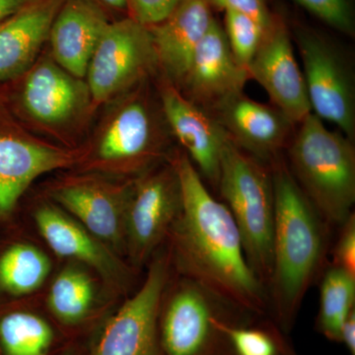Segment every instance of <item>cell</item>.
I'll return each mask as SVG.
<instances>
[{"mask_svg": "<svg viewBox=\"0 0 355 355\" xmlns=\"http://www.w3.org/2000/svg\"><path fill=\"white\" fill-rule=\"evenodd\" d=\"M172 164L181 191V209L171 227L180 266L217 300L263 314L265 286L247 260L230 210L212 197L187 154H177Z\"/></svg>", "mask_w": 355, "mask_h": 355, "instance_id": "6da1fadb", "label": "cell"}, {"mask_svg": "<svg viewBox=\"0 0 355 355\" xmlns=\"http://www.w3.org/2000/svg\"><path fill=\"white\" fill-rule=\"evenodd\" d=\"M270 165L275 226L268 287L277 324L288 333L308 289L323 266L327 223L296 183L286 163L277 157Z\"/></svg>", "mask_w": 355, "mask_h": 355, "instance_id": "7a4b0ae2", "label": "cell"}, {"mask_svg": "<svg viewBox=\"0 0 355 355\" xmlns=\"http://www.w3.org/2000/svg\"><path fill=\"white\" fill-rule=\"evenodd\" d=\"M297 125L286 147L289 170L324 221L342 226L355 202L352 140L313 113Z\"/></svg>", "mask_w": 355, "mask_h": 355, "instance_id": "3957f363", "label": "cell"}, {"mask_svg": "<svg viewBox=\"0 0 355 355\" xmlns=\"http://www.w3.org/2000/svg\"><path fill=\"white\" fill-rule=\"evenodd\" d=\"M217 188L234 218L252 270L268 286L275 226L272 169L229 139L221 155Z\"/></svg>", "mask_w": 355, "mask_h": 355, "instance_id": "277c9868", "label": "cell"}, {"mask_svg": "<svg viewBox=\"0 0 355 355\" xmlns=\"http://www.w3.org/2000/svg\"><path fill=\"white\" fill-rule=\"evenodd\" d=\"M157 67L147 26L135 18L109 23L89 62L85 76L89 96L96 104L109 101Z\"/></svg>", "mask_w": 355, "mask_h": 355, "instance_id": "5b68a950", "label": "cell"}, {"mask_svg": "<svg viewBox=\"0 0 355 355\" xmlns=\"http://www.w3.org/2000/svg\"><path fill=\"white\" fill-rule=\"evenodd\" d=\"M312 113L330 121L354 139L355 93L352 72L343 55L328 40L300 28L295 35Z\"/></svg>", "mask_w": 355, "mask_h": 355, "instance_id": "8992f818", "label": "cell"}, {"mask_svg": "<svg viewBox=\"0 0 355 355\" xmlns=\"http://www.w3.org/2000/svg\"><path fill=\"white\" fill-rule=\"evenodd\" d=\"M216 297L187 279L175 291L161 319V345L167 355H227Z\"/></svg>", "mask_w": 355, "mask_h": 355, "instance_id": "52a82bcc", "label": "cell"}, {"mask_svg": "<svg viewBox=\"0 0 355 355\" xmlns=\"http://www.w3.org/2000/svg\"><path fill=\"white\" fill-rule=\"evenodd\" d=\"M167 279L166 261L153 263L139 291L110 320L93 355H156L159 315Z\"/></svg>", "mask_w": 355, "mask_h": 355, "instance_id": "ba28073f", "label": "cell"}, {"mask_svg": "<svg viewBox=\"0 0 355 355\" xmlns=\"http://www.w3.org/2000/svg\"><path fill=\"white\" fill-rule=\"evenodd\" d=\"M253 78L270 96L273 106L296 125L312 113L304 76L294 55L286 23L273 18L248 67Z\"/></svg>", "mask_w": 355, "mask_h": 355, "instance_id": "9c48e42d", "label": "cell"}, {"mask_svg": "<svg viewBox=\"0 0 355 355\" xmlns=\"http://www.w3.org/2000/svg\"><path fill=\"white\" fill-rule=\"evenodd\" d=\"M181 209L176 170L170 167L142 178L130 191L125 233L135 260H146L172 227Z\"/></svg>", "mask_w": 355, "mask_h": 355, "instance_id": "30bf717a", "label": "cell"}, {"mask_svg": "<svg viewBox=\"0 0 355 355\" xmlns=\"http://www.w3.org/2000/svg\"><path fill=\"white\" fill-rule=\"evenodd\" d=\"M160 98L163 116L173 135L198 173L217 187L227 133L209 112L189 100L174 84L163 83Z\"/></svg>", "mask_w": 355, "mask_h": 355, "instance_id": "8fae6325", "label": "cell"}, {"mask_svg": "<svg viewBox=\"0 0 355 355\" xmlns=\"http://www.w3.org/2000/svg\"><path fill=\"white\" fill-rule=\"evenodd\" d=\"M248 70L238 64L225 32L216 19L193 51L184 77L189 100L211 113L221 103L243 93Z\"/></svg>", "mask_w": 355, "mask_h": 355, "instance_id": "7c38bea8", "label": "cell"}, {"mask_svg": "<svg viewBox=\"0 0 355 355\" xmlns=\"http://www.w3.org/2000/svg\"><path fill=\"white\" fill-rule=\"evenodd\" d=\"M210 114L236 146L263 162L279 157L295 132V123L284 112L244 93L229 98Z\"/></svg>", "mask_w": 355, "mask_h": 355, "instance_id": "4fadbf2b", "label": "cell"}, {"mask_svg": "<svg viewBox=\"0 0 355 355\" xmlns=\"http://www.w3.org/2000/svg\"><path fill=\"white\" fill-rule=\"evenodd\" d=\"M76 155L23 137L0 123V221L10 216L37 178L76 162Z\"/></svg>", "mask_w": 355, "mask_h": 355, "instance_id": "5bb4252c", "label": "cell"}, {"mask_svg": "<svg viewBox=\"0 0 355 355\" xmlns=\"http://www.w3.org/2000/svg\"><path fill=\"white\" fill-rule=\"evenodd\" d=\"M162 140V130L148 101L135 96L114 113L105 128L97 153L105 162L137 168L157 157Z\"/></svg>", "mask_w": 355, "mask_h": 355, "instance_id": "9a60e30c", "label": "cell"}, {"mask_svg": "<svg viewBox=\"0 0 355 355\" xmlns=\"http://www.w3.org/2000/svg\"><path fill=\"white\" fill-rule=\"evenodd\" d=\"M210 0H180L171 13L148 27L157 57L170 83L181 85L193 51L212 21Z\"/></svg>", "mask_w": 355, "mask_h": 355, "instance_id": "2e32d148", "label": "cell"}, {"mask_svg": "<svg viewBox=\"0 0 355 355\" xmlns=\"http://www.w3.org/2000/svg\"><path fill=\"white\" fill-rule=\"evenodd\" d=\"M64 0H30L0 23V84L32 69Z\"/></svg>", "mask_w": 355, "mask_h": 355, "instance_id": "e0dca14e", "label": "cell"}, {"mask_svg": "<svg viewBox=\"0 0 355 355\" xmlns=\"http://www.w3.org/2000/svg\"><path fill=\"white\" fill-rule=\"evenodd\" d=\"M130 191L80 180L58 188L53 198L98 240L118 246L125 233Z\"/></svg>", "mask_w": 355, "mask_h": 355, "instance_id": "ac0fdd59", "label": "cell"}, {"mask_svg": "<svg viewBox=\"0 0 355 355\" xmlns=\"http://www.w3.org/2000/svg\"><path fill=\"white\" fill-rule=\"evenodd\" d=\"M108 24L102 9L91 0H64L49 35L55 62L76 78H84Z\"/></svg>", "mask_w": 355, "mask_h": 355, "instance_id": "d6986e66", "label": "cell"}, {"mask_svg": "<svg viewBox=\"0 0 355 355\" xmlns=\"http://www.w3.org/2000/svg\"><path fill=\"white\" fill-rule=\"evenodd\" d=\"M83 84L57 62L44 60L28 71L19 101L28 116L46 125H60L80 108L86 94Z\"/></svg>", "mask_w": 355, "mask_h": 355, "instance_id": "ffe728a7", "label": "cell"}, {"mask_svg": "<svg viewBox=\"0 0 355 355\" xmlns=\"http://www.w3.org/2000/svg\"><path fill=\"white\" fill-rule=\"evenodd\" d=\"M35 219L44 239L58 256L84 261L105 275L118 272L116 261L97 238L65 212L46 205L37 210Z\"/></svg>", "mask_w": 355, "mask_h": 355, "instance_id": "44dd1931", "label": "cell"}, {"mask_svg": "<svg viewBox=\"0 0 355 355\" xmlns=\"http://www.w3.org/2000/svg\"><path fill=\"white\" fill-rule=\"evenodd\" d=\"M51 266L43 252L15 243L0 253V292L10 296L32 293L44 284Z\"/></svg>", "mask_w": 355, "mask_h": 355, "instance_id": "7402d4cb", "label": "cell"}, {"mask_svg": "<svg viewBox=\"0 0 355 355\" xmlns=\"http://www.w3.org/2000/svg\"><path fill=\"white\" fill-rule=\"evenodd\" d=\"M355 277L333 266L324 273L320 291L318 329L333 342L340 343V331L354 311Z\"/></svg>", "mask_w": 355, "mask_h": 355, "instance_id": "603a6c76", "label": "cell"}, {"mask_svg": "<svg viewBox=\"0 0 355 355\" xmlns=\"http://www.w3.org/2000/svg\"><path fill=\"white\" fill-rule=\"evenodd\" d=\"M53 331L44 320L24 311L0 315V355H46Z\"/></svg>", "mask_w": 355, "mask_h": 355, "instance_id": "cb8c5ba5", "label": "cell"}, {"mask_svg": "<svg viewBox=\"0 0 355 355\" xmlns=\"http://www.w3.org/2000/svg\"><path fill=\"white\" fill-rule=\"evenodd\" d=\"M93 284L85 272L64 270L53 282L49 295L51 310L64 323L74 324L87 315L93 302Z\"/></svg>", "mask_w": 355, "mask_h": 355, "instance_id": "d4e9b609", "label": "cell"}, {"mask_svg": "<svg viewBox=\"0 0 355 355\" xmlns=\"http://www.w3.org/2000/svg\"><path fill=\"white\" fill-rule=\"evenodd\" d=\"M266 28L236 11H225V32L229 46L238 64L248 70L263 41Z\"/></svg>", "mask_w": 355, "mask_h": 355, "instance_id": "484cf974", "label": "cell"}, {"mask_svg": "<svg viewBox=\"0 0 355 355\" xmlns=\"http://www.w3.org/2000/svg\"><path fill=\"white\" fill-rule=\"evenodd\" d=\"M236 355H277L279 343L268 331L234 326L227 321L220 324Z\"/></svg>", "mask_w": 355, "mask_h": 355, "instance_id": "4316f807", "label": "cell"}, {"mask_svg": "<svg viewBox=\"0 0 355 355\" xmlns=\"http://www.w3.org/2000/svg\"><path fill=\"white\" fill-rule=\"evenodd\" d=\"M324 24L343 34L354 36L355 14L352 0H293Z\"/></svg>", "mask_w": 355, "mask_h": 355, "instance_id": "83f0119b", "label": "cell"}, {"mask_svg": "<svg viewBox=\"0 0 355 355\" xmlns=\"http://www.w3.org/2000/svg\"><path fill=\"white\" fill-rule=\"evenodd\" d=\"M334 252V266L355 277V217L352 214L343 224Z\"/></svg>", "mask_w": 355, "mask_h": 355, "instance_id": "f1b7e54d", "label": "cell"}, {"mask_svg": "<svg viewBox=\"0 0 355 355\" xmlns=\"http://www.w3.org/2000/svg\"><path fill=\"white\" fill-rule=\"evenodd\" d=\"M180 0H128L133 17L141 24L150 27L165 19Z\"/></svg>", "mask_w": 355, "mask_h": 355, "instance_id": "f546056e", "label": "cell"}, {"mask_svg": "<svg viewBox=\"0 0 355 355\" xmlns=\"http://www.w3.org/2000/svg\"><path fill=\"white\" fill-rule=\"evenodd\" d=\"M212 7L220 10H232L244 14L268 29L273 17L266 6V0H210Z\"/></svg>", "mask_w": 355, "mask_h": 355, "instance_id": "4dcf8cb0", "label": "cell"}, {"mask_svg": "<svg viewBox=\"0 0 355 355\" xmlns=\"http://www.w3.org/2000/svg\"><path fill=\"white\" fill-rule=\"evenodd\" d=\"M340 343H345L350 355H355V310L350 313L343 324Z\"/></svg>", "mask_w": 355, "mask_h": 355, "instance_id": "1f68e13d", "label": "cell"}, {"mask_svg": "<svg viewBox=\"0 0 355 355\" xmlns=\"http://www.w3.org/2000/svg\"><path fill=\"white\" fill-rule=\"evenodd\" d=\"M29 1L30 0H0V23L17 12Z\"/></svg>", "mask_w": 355, "mask_h": 355, "instance_id": "d6a6232c", "label": "cell"}, {"mask_svg": "<svg viewBox=\"0 0 355 355\" xmlns=\"http://www.w3.org/2000/svg\"><path fill=\"white\" fill-rule=\"evenodd\" d=\"M107 6L114 7L116 9H123L128 6V0H101Z\"/></svg>", "mask_w": 355, "mask_h": 355, "instance_id": "836d02e7", "label": "cell"}]
</instances>
